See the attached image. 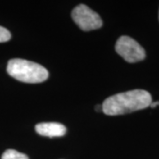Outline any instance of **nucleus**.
<instances>
[{
    "mask_svg": "<svg viewBox=\"0 0 159 159\" xmlns=\"http://www.w3.org/2000/svg\"><path fill=\"white\" fill-rule=\"evenodd\" d=\"M152 98L148 91L134 89L116 94L102 102V111L109 116L130 113L150 106Z\"/></svg>",
    "mask_w": 159,
    "mask_h": 159,
    "instance_id": "nucleus-1",
    "label": "nucleus"
},
{
    "mask_svg": "<svg viewBox=\"0 0 159 159\" xmlns=\"http://www.w3.org/2000/svg\"><path fill=\"white\" fill-rule=\"evenodd\" d=\"M6 70L10 76L26 83H40L49 77V73L45 67L37 63L21 58L9 60Z\"/></svg>",
    "mask_w": 159,
    "mask_h": 159,
    "instance_id": "nucleus-2",
    "label": "nucleus"
},
{
    "mask_svg": "<svg viewBox=\"0 0 159 159\" xmlns=\"http://www.w3.org/2000/svg\"><path fill=\"white\" fill-rule=\"evenodd\" d=\"M115 50L119 56L128 63L139 62L146 57V52L142 46L135 40L126 35H123L118 39Z\"/></svg>",
    "mask_w": 159,
    "mask_h": 159,
    "instance_id": "nucleus-3",
    "label": "nucleus"
},
{
    "mask_svg": "<svg viewBox=\"0 0 159 159\" xmlns=\"http://www.w3.org/2000/svg\"><path fill=\"white\" fill-rule=\"evenodd\" d=\"M72 18L83 31L98 29L102 26V20L99 14L83 4L77 6L73 10Z\"/></svg>",
    "mask_w": 159,
    "mask_h": 159,
    "instance_id": "nucleus-4",
    "label": "nucleus"
},
{
    "mask_svg": "<svg viewBox=\"0 0 159 159\" xmlns=\"http://www.w3.org/2000/svg\"><path fill=\"white\" fill-rule=\"evenodd\" d=\"M36 133L42 136L62 137L66 134V127L60 123L56 122H44L39 123L34 126Z\"/></svg>",
    "mask_w": 159,
    "mask_h": 159,
    "instance_id": "nucleus-5",
    "label": "nucleus"
},
{
    "mask_svg": "<svg viewBox=\"0 0 159 159\" xmlns=\"http://www.w3.org/2000/svg\"><path fill=\"white\" fill-rule=\"evenodd\" d=\"M1 159H29V157L14 149H7L3 153Z\"/></svg>",
    "mask_w": 159,
    "mask_h": 159,
    "instance_id": "nucleus-6",
    "label": "nucleus"
},
{
    "mask_svg": "<svg viewBox=\"0 0 159 159\" xmlns=\"http://www.w3.org/2000/svg\"><path fill=\"white\" fill-rule=\"evenodd\" d=\"M11 33L8 29L0 26V43H5L11 39Z\"/></svg>",
    "mask_w": 159,
    "mask_h": 159,
    "instance_id": "nucleus-7",
    "label": "nucleus"
},
{
    "mask_svg": "<svg viewBox=\"0 0 159 159\" xmlns=\"http://www.w3.org/2000/svg\"><path fill=\"white\" fill-rule=\"evenodd\" d=\"M157 105L159 106V101H157V102H151V103H150V107H152V108H155V107H156V106H157Z\"/></svg>",
    "mask_w": 159,
    "mask_h": 159,
    "instance_id": "nucleus-8",
    "label": "nucleus"
},
{
    "mask_svg": "<svg viewBox=\"0 0 159 159\" xmlns=\"http://www.w3.org/2000/svg\"><path fill=\"white\" fill-rule=\"evenodd\" d=\"M97 111H102V105H97V108H96Z\"/></svg>",
    "mask_w": 159,
    "mask_h": 159,
    "instance_id": "nucleus-9",
    "label": "nucleus"
}]
</instances>
